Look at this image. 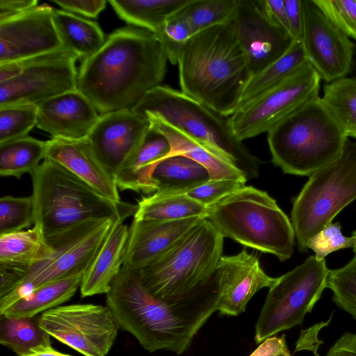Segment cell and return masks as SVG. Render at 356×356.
Masks as SVG:
<instances>
[{"mask_svg":"<svg viewBox=\"0 0 356 356\" xmlns=\"http://www.w3.org/2000/svg\"><path fill=\"white\" fill-rule=\"evenodd\" d=\"M168 60L153 32L133 26L120 28L95 54L82 60L76 89L101 115L131 108L161 86Z\"/></svg>","mask_w":356,"mask_h":356,"instance_id":"obj_1","label":"cell"},{"mask_svg":"<svg viewBox=\"0 0 356 356\" xmlns=\"http://www.w3.org/2000/svg\"><path fill=\"white\" fill-rule=\"evenodd\" d=\"M217 287L170 302L152 295L138 270L122 266L106 293L107 307L120 327L134 335L148 352L181 355L216 311Z\"/></svg>","mask_w":356,"mask_h":356,"instance_id":"obj_2","label":"cell"},{"mask_svg":"<svg viewBox=\"0 0 356 356\" xmlns=\"http://www.w3.org/2000/svg\"><path fill=\"white\" fill-rule=\"evenodd\" d=\"M181 91L229 117L251 78L245 53L229 22L193 34L178 60Z\"/></svg>","mask_w":356,"mask_h":356,"instance_id":"obj_3","label":"cell"},{"mask_svg":"<svg viewBox=\"0 0 356 356\" xmlns=\"http://www.w3.org/2000/svg\"><path fill=\"white\" fill-rule=\"evenodd\" d=\"M31 177L34 225L40 227L45 236L87 220L110 218L123 222L138 209L137 204L104 197L48 159L42 161Z\"/></svg>","mask_w":356,"mask_h":356,"instance_id":"obj_4","label":"cell"},{"mask_svg":"<svg viewBox=\"0 0 356 356\" xmlns=\"http://www.w3.org/2000/svg\"><path fill=\"white\" fill-rule=\"evenodd\" d=\"M131 109L144 118L147 115L160 118L235 165L247 181L259 177L262 161L235 136L229 117L181 90L159 86Z\"/></svg>","mask_w":356,"mask_h":356,"instance_id":"obj_5","label":"cell"},{"mask_svg":"<svg viewBox=\"0 0 356 356\" xmlns=\"http://www.w3.org/2000/svg\"><path fill=\"white\" fill-rule=\"evenodd\" d=\"M267 134L273 163L285 174L309 177L334 161L348 138L320 96Z\"/></svg>","mask_w":356,"mask_h":356,"instance_id":"obj_6","label":"cell"},{"mask_svg":"<svg viewBox=\"0 0 356 356\" xmlns=\"http://www.w3.org/2000/svg\"><path fill=\"white\" fill-rule=\"evenodd\" d=\"M225 238L280 261L290 259L295 246L291 220L266 191L246 186L207 207V218Z\"/></svg>","mask_w":356,"mask_h":356,"instance_id":"obj_7","label":"cell"},{"mask_svg":"<svg viewBox=\"0 0 356 356\" xmlns=\"http://www.w3.org/2000/svg\"><path fill=\"white\" fill-rule=\"evenodd\" d=\"M224 237L202 219L168 250L138 270L143 285L156 298L170 302L204 290L222 257Z\"/></svg>","mask_w":356,"mask_h":356,"instance_id":"obj_8","label":"cell"},{"mask_svg":"<svg viewBox=\"0 0 356 356\" xmlns=\"http://www.w3.org/2000/svg\"><path fill=\"white\" fill-rule=\"evenodd\" d=\"M356 200V141L347 139L341 154L312 174L295 198L291 223L300 253L309 240Z\"/></svg>","mask_w":356,"mask_h":356,"instance_id":"obj_9","label":"cell"},{"mask_svg":"<svg viewBox=\"0 0 356 356\" xmlns=\"http://www.w3.org/2000/svg\"><path fill=\"white\" fill-rule=\"evenodd\" d=\"M116 220L110 218L87 220L45 236L53 250L51 254L33 265L22 284L0 298V312L40 286L84 275Z\"/></svg>","mask_w":356,"mask_h":356,"instance_id":"obj_10","label":"cell"},{"mask_svg":"<svg viewBox=\"0 0 356 356\" xmlns=\"http://www.w3.org/2000/svg\"><path fill=\"white\" fill-rule=\"evenodd\" d=\"M330 269L324 259L311 255L301 264L278 277L266 298L255 327V341L301 325L320 299Z\"/></svg>","mask_w":356,"mask_h":356,"instance_id":"obj_11","label":"cell"},{"mask_svg":"<svg viewBox=\"0 0 356 356\" xmlns=\"http://www.w3.org/2000/svg\"><path fill=\"white\" fill-rule=\"evenodd\" d=\"M79 56L63 48L1 65L0 106L35 104L76 90Z\"/></svg>","mask_w":356,"mask_h":356,"instance_id":"obj_12","label":"cell"},{"mask_svg":"<svg viewBox=\"0 0 356 356\" xmlns=\"http://www.w3.org/2000/svg\"><path fill=\"white\" fill-rule=\"evenodd\" d=\"M321 77L309 63L261 95L242 104L229 117L241 141L268 133L276 124L319 96Z\"/></svg>","mask_w":356,"mask_h":356,"instance_id":"obj_13","label":"cell"},{"mask_svg":"<svg viewBox=\"0 0 356 356\" xmlns=\"http://www.w3.org/2000/svg\"><path fill=\"white\" fill-rule=\"evenodd\" d=\"M50 336L84 356H106L120 327L110 309L93 304L58 306L40 314Z\"/></svg>","mask_w":356,"mask_h":356,"instance_id":"obj_14","label":"cell"},{"mask_svg":"<svg viewBox=\"0 0 356 356\" xmlns=\"http://www.w3.org/2000/svg\"><path fill=\"white\" fill-rule=\"evenodd\" d=\"M300 40L309 64L326 83L348 76L356 45L321 10L314 0H302Z\"/></svg>","mask_w":356,"mask_h":356,"instance_id":"obj_15","label":"cell"},{"mask_svg":"<svg viewBox=\"0 0 356 356\" xmlns=\"http://www.w3.org/2000/svg\"><path fill=\"white\" fill-rule=\"evenodd\" d=\"M229 23L245 53L251 76L281 57L294 41L268 17L259 0H237Z\"/></svg>","mask_w":356,"mask_h":356,"instance_id":"obj_16","label":"cell"},{"mask_svg":"<svg viewBox=\"0 0 356 356\" xmlns=\"http://www.w3.org/2000/svg\"><path fill=\"white\" fill-rule=\"evenodd\" d=\"M54 10L38 5L0 22V63L23 60L63 49L56 30Z\"/></svg>","mask_w":356,"mask_h":356,"instance_id":"obj_17","label":"cell"},{"mask_svg":"<svg viewBox=\"0 0 356 356\" xmlns=\"http://www.w3.org/2000/svg\"><path fill=\"white\" fill-rule=\"evenodd\" d=\"M150 128L148 119L125 108L100 115L87 138L99 159L115 177L136 154Z\"/></svg>","mask_w":356,"mask_h":356,"instance_id":"obj_18","label":"cell"},{"mask_svg":"<svg viewBox=\"0 0 356 356\" xmlns=\"http://www.w3.org/2000/svg\"><path fill=\"white\" fill-rule=\"evenodd\" d=\"M216 311L238 316L245 312L250 298L260 289L275 285L278 277L268 275L258 257L245 248L232 256H222L215 273Z\"/></svg>","mask_w":356,"mask_h":356,"instance_id":"obj_19","label":"cell"},{"mask_svg":"<svg viewBox=\"0 0 356 356\" xmlns=\"http://www.w3.org/2000/svg\"><path fill=\"white\" fill-rule=\"evenodd\" d=\"M203 217L175 220L134 218L124 254L123 266L140 270L168 250Z\"/></svg>","mask_w":356,"mask_h":356,"instance_id":"obj_20","label":"cell"},{"mask_svg":"<svg viewBox=\"0 0 356 356\" xmlns=\"http://www.w3.org/2000/svg\"><path fill=\"white\" fill-rule=\"evenodd\" d=\"M37 106L36 126L53 138H86L99 118L92 103L77 89Z\"/></svg>","mask_w":356,"mask_h":356,"instance_id":"obj_21","label":"cell"},{"mask_svg":"<svg viewBox=\"0 0 356 356\" xmlns=\"http://www.w3.org/2000/svg\"><path fill=\"white\" fill-rule=\"evenodd\" d=\"M44 159L58 163L104 197L121 201L115 177L99 159L88 138L46 141Z\"/></svg>","mask_w":356,"mask_h":356,"instance_id":"obj_22","label":"cell"},{"mask_svg":"<svg viewBox=\"0 0 356 356\" xmlns=\"http://www.w3.org/2000/svg\"><path fill=\"white\" fill-rule=\"evenodd\" d=\"M129 227L116 220L91 265L84 273L80 285L81 297L107 293L119 274Z\"/></svg>","mask_w":356,"mask_h":356,"instance_id":"obj_23","label":"cell"},{"mask_svg":"<svg viewBox=\"0 0 356 356\" xmlns=\"http://www.w3.org/2000/svg\"><path fill=\"white\" fill-rule=\"evenodd\" d=\"M170 152L168 139L151 127L136 154L115 175L118 189L154 193L152 180L154 170Z\"/></svg>","mask_w":356,"mask_h":356,"instance_id":"obj_24","label":"cell"},{"mask_svg":"<svg viewBox=\"0 0 356 356\" xmlns=\"http://www.w3.org/2000/svg\"><path fill=\"white\" fill-rule=\"evenodd\" d=\"M151 127L162 134L169 141L170 152L165 157L181 155L203 165L210 175V179H229L247 181L243 173L235 165L189 137L160 118L145 116ZM165 159V158H164Z\"/></svg>","mask_w":356,"mask_h":356,"instance_id":"obj_25","label":"cell"},{"mask_svg":"<svg viewBox=\"0 0 356 356\" xmlns=\"http://www.w3.org/2000/svg\"><path fill=\"white\" fill-rule=\"evenodd\" d=\"M209 179L206 168L181 155L161 160L152 176L155 193H187Z\"/></svg>","mask_w":356,"mask_h":356,"instance_id":"obj_26","label":"cell"},{"mask_svg":"<svg viewBox=\"0 0 356 356\" xmlns=\"http://www.w3.org/2000/svg\"><path fill=\"white\" fill-rule=\"evenodd\" d=\"M53 21L65 49L83 60L95 54L104 44L99 24L66 10H54Z\"/></svg>","mask_w":356,"mask_h":356,"instance_id":"obj_27","label":"cell"},{"mask_svg":"<svg viewBox=\"0 0 356 356\" xmlns=\"http://www.w3.org/2000/svg\"><path fill=\"white\" fill-rule=\"evenodd\" d=\"M190 0H109L120 19L133 26L155 32Z\"/></svg>","mask_w":356,"mask_h":356,"instance_id":"obj_28","label":"cell"},{"mask_svg":"<svg viewBox=\"0 0 356 356\" xmlns=\"http://www.w3.org/2000/svg\"><path fill=\"white\" fill-rule=\"evenodd\" d=\"M53 252L38 225L31 229L0 236V263L31 268L49 257Z\"/></svg>","mask_w":356,"mask_h":356,"instance_id":"obj_29","label":"cell"},{"mask_svg":"<svg viewBox=\"0 0 356 356\" xmlns=\"http://www.w3.org/2000/svg\"><path fill=\"white\" fill-rule=\"evenodd\" d=\"M83 275L54 282L35 289L0 314L31 317L68 301L80 287Z\"/></svg>","mask_w":356,"mask_h":356,"instance_id":"obj_30","label":"cell"},{"mask_svg":"<svg viewBox=\"0 0 356 356\" xmlns=\"http://www.w3.org/2000/svg\"><path fill=\"white\" fill-rule=\"evenodd\" d=\"M136 219L175 220L192 217L207 218V207L186 193H154L138 201Z\"/></svg>","mask_w":356,"mask_h":356,"instance_id":"obj_31","label":"cell"},{"mask_svg":"<svg viewBox=\"0 0 356 356\" xmlns=\"http://www.w3.org/2000/svg\"><path fill=\"white\" fill-rule=\"evenodd\" d=\"M307 63L301 40H294L281 57L251 76L244 90L241 105L275 87Z\"/></svg>","mask_w":356,"mask_h":356,"instance_id":"obj_32","label":"cell"},{"mask_svg":"<svg viewBox=\"0 0 356 356\" xmlns=\"http://www.w3.org/2000/svg\"><path fill=\"white\" fill-rule=\"evenodd\" d=\"M46 141L30 136L0 143V175L20 179L32 174L45 158Z\"/></svg>","mask_w":356,"mask_h":356,"instance_id":"obj_33","label":"cell"},{"mask_svg":"<svg viewBox=\"0 0 356 356\" xmlns=\"http://www.w3.org/2000/svg\"><path fill=\"white\" fill-rule=\"evenodd\" d=\"M40 315L14 317L0 314V343L19 356L40 346H50V335L40 325Z\"/></svg>","mask_w":356,"mask_h":356,"instance_id":"obj_34","label":"cell"},{"mask_svg":"<svg viewBox=\"0 0 356 356\" xmlns=\"http://www.w3.org/2000/svg\"><path fill=\"white\" fill-rule=\"evenodd\" d=\"M321 99L348 137L356 131V75L325 83Z\"/></svg>","mask_w":356,"mask_h":356,"instance_id":"obj_35","label":"cell"},{"mask_svg":"<svg viewBox=\"0 0 356 356\" xmlns=\"http://www.w3.org/2000/svg\"><path fill=\"white\" fill-rule=\"evenodd\" d=\"M237 0H190L175 14L188 22L193 34L210 26L229 23Z\"/></svg>","mask_w":356,"mask_h":356,"instance_id":"obj_36","label":"cell"},{"mask_svg":"<svg viewBox=\"0 0 356 356\" xmlns=\"http://www.w3.org/2000/svg\"><path fill=\"white\" fill-rule=\"evenodd\" d=\"M37 118L35 104L0 106V143L26 136L36 125Z\"/></svg>","mask_w":356,"mask_h":356,"instance_id":"obj_37","label":"cell"},{"mask_svg":"<svg viewBox=\"0 0 356 356\" xmlns=\"http://www.w3.org/2000/svg\"><path fill=\"white\" fill-rule=\"evenodd\" d=\"M327 288L333 302L356 321V256L344 266L330 270Z\"/></svg>","mask_w":356,"mask_h":356,"instance_id":"obj_38","label":"cell"},{"mask_svg":"<svg viewBox=\"0 0 356 356\" xmlns=\"http://www.w3.org/2000/svg\"><path fill=\"white\" fill-rule=\"evenodd\" d=\"M34 202L32 195L0 199V236L23 231L34 225Z\"/></svg>","mask_w":356,"mask_h":356,"instance_id":"obj_39","label":"cell"},{"mask_svg":"<svg viewBox=\"0 0 356 356\" xmlns=\"http://www.w3.org/2000/svg\"><path fill=\"white\" fill-rule=\"evenodd\" d=\"M154 34L172 65L178 63L183 49L193 35L186 19L177 14L171 16Z\"/></svg>","mask_w":356,"mask_h":356,"instance_id":"obj_40","label":"cell"},{"mask_svg":"<svg viewBox=\"0 0 356 356\" xmlns=\"http://www.w3.org/2000/svg\"><path fill=\"white\" fill-rule=\"evenodd\" d=\"M325 15L356 41V0H314Z\"/></svg>","mask_w":356,"mask_h":356,"instance_id":"obj_41","label":"cell"},{"mask_svg":"<svg viewBox=\"0 0 356 356\" xmlns=\"http://www.w3.org/2000/svg\"><path fill=\"white\" fill-rule=\"evenodd\" d=\"M355 243L354 236L343 235L340 223L337 222H331L314 235L308 242L307 248L312 249L317 260L321 261L338 250L353 248Z\"/></svg>","mask_w":356,"mask_h":356,"instance_id":"obj_42","label":"cell"},{"mask_svg":"<svg viewBox=\"0 0 356 356\" xmlns=\"http://www.w3.org/2000/svg\"><path fill=\"white\" fill-rule=\"evenodd\" d=\"M245 181L229 179H209L186 194L207 207L222 197L244 187Z\"/></svg>","mask_w":356,"mask_h":356,"instance_id":"obj_43","label":"cell"},{"mask_svg":"<svg viewBox=\"0 0 356 356\" xmlns=\"http://www.w3.org/2000/svg\"><path fill=\"white\" fill-rule=\"evenodd\" d=\"M29 266L0 263V298L18 287L26 277Z\"/></svg>","mask_w":356,"mask_h":356,"instance_id":"obj_44","label":"cell"},{"mask_svg":"<svg viewBox=\"0 0 356 356\" xmlns=\"http://www.w3.org/2000/svg\"><path fill=\"white\" fill-rule=\"evenodd\" d=\"M53 1L66 11L89 18H97L104 10L108 2L105 0H54Z\"/></svg>","mask_w":356,"mask_h":356,"instance_id":"obj_45","label":"cell"},{"mask_svg":"<svg viewBox=\"0 0 356 356\" xmlns=\"http://www.w3.org/2000/svg\"><path fill=\"white\" fill-rule=\"evenodd\" d=\"M288 22L293 40H300L302 29V0H284Z\"/></svg>","mask_w":356,"mask_h":356,"instance_id":"obj_46","label":"cell"},{"mask_svg":"<svg viewBox=\"0 0 356 356\" xmlns=\"http://www.w3.org/2000/svg\"><path fill=\"white\" fill-rule=\"evenodd\" d=\"M259 3L268 17L291 35L284 0H259Z\"/></svg>","mask_w":356,"mask_h":356,"instance_id":"obj_47","label":"cell"},{"mask_svg":"<svg viewBox=\"0 0 356 356\" xmlns=\"http://www.w3.org/2000/svg\"><path fill=\"white\" fill-rule=\"evenodd\" d=\"M37 6V0H0V22L18 16Z\"/></svg>","mask_w":356,"mask_h":356,"instance_id":"obj_48","label":"cell"},{"mask_svg":"<svg viewBox=\"0 0 356 356\" xmlns=\"http://www.w3.org/2000/svg\"><path fill=\"white\" fill-rule=\"evenodd\" d=\"M325 356H356V333L344 332Z\"/></svg>","mask_w":356,"mask_h":356,"instance_id":"obj_49","label":"cell"},{"mask_svg":"<svg viewBox=\"0 0 356 356\" xmlns=\"http://www.w3.org/2000/svg\"><path fill=\"white\" fill-rule=\"evenodd\" d=\"M288 350L285 335L280 337H273L264 340L250 356H277Z\"/></svg>","mask_w":356,"mask_h":356,"instance_id":"obj_50","label":"cell"},{"mask_svg":"<svg viewBox=\"0 0 356 356\" xmlns=\"http://www.w3.org/2000/svg\"><path fill=\"white\" fill-rule=\"evenodd\" d=\"M22 356H71L54 349L51 346H40L33 348L28 353Z\"/></svg>","mask_w":356,"mask_h":356,"instance_id":"obj_51","label":"cell"},{"mask_svg":"<svg viewBox=\"0 0 356 356\" xmlns=\"http://www.w3.org/2000/svg\"><path fill=\"white\" fill-rule=\"evenodd\" d=\"M349 75H356V51L351 72Z\"/></svg>","mask_w":356,"mask_h":356,"instance_id":"obj_52","label":"cell"},{"mask_svg":"<svg viewBox=\"0 0 356 356\" xmlns=\"http://www.w3.org/2000/svg\"><path fill=\"white\" fill-rule=\"evenodd\" d=\"M277 356H291L289 350H286L282 353H280L279 355H277Z\"/></svg>","mask_w":356,"mask_h":356,"instance_id":"obj_53","label":"cell"},{"mask_svg":"<svg viewBox=\"0 0 356 356\" xmlns=\"http://www.w3.org/2000/svg\"><path fill=\"white\" fill-rule=\"evenodd\" d=\"M353 236H354V238L355 239V245L353 247V251H354V252H355V254L356 255V230L353 232Z\"/></svg>","mask_w":356,"mask_h":356,"instance_id":"obj_54","label":"cell"},{"mask_svg":"<svg viewBox=\"0 0 356 356\" xmlns=\"http://www.w3.org/2000/svg\"><path fill=\"white\" fill-rule=\"evenodd\" d=\"M349 137H351V138H355L356 139V131L350 133L349 135H348V138Z\"/></svg>","mask_w":356,"mask_h":356,"instance_id":"obj_55","label":"cell"}]
</instances>
